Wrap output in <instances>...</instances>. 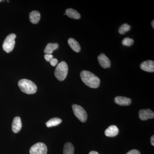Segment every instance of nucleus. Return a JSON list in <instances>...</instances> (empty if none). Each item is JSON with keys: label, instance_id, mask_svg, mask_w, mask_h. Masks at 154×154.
Returning a JSON list of instances; mask_svg holds the SVG:
<instances>
[{"label": "nucleus", "instance_id": "nucleus-1", "mask_svg": "<svg viewBox=\"0 0 154 154\" xmlns=\"http://www.w3.org/2000/svg\"><path fill=\"white\" fill-rule=\"evenodd\" d=\"M80 76L83 82L90 88H97L100 85V79L91 72L83 70L81 72Z\"/></svg>", "mask_w": 154, "mask_h": 154}, {"label": "nucleus", "instance_id": "nucleus-2", "mask_svg": "<svg viewBox=\"0 0 154 154\" xmlns=\"http://www.w3.org/2000/svg\"><path fill=\"white\" fill-rule=\"evenodd\" d=\"M18 86L21 91L26 94H33L37 91L36 85L32 81L26 79L19 80Z\"/></svg>", "mask_w": 154, "mask_h": 154}, {"label": "nucleus", "instance_id": "nucleus-3", "mask_svg": "<svg viewBox=\"0 0 154 154\" xmlns=\"http://www.w3.org/2000/svg\"><path fill=\"white\" fill-rule=\"evenodd\" d=\"M68 72V66L65 62L62 61L58 64L54 71V75L60 81L65 79Z\"/></svg>", "mask_w": 154, "mask_h": 154}, {"label": "nucleus", "instance_id": "nucleus-4", "mask_svg": "<svg viewBox=\"0 0 154 154\" xmlns=\"http://www.w3.org/2000/svg\"><path fill=\"white\" fill-rule=\"evenodd\" d=\"M16 35L14 33L9 34L6 37L3 42V49L7 53L11 52L14 49L15 45V38Z\"/></svg>", "mask_w": 154, "mask_h": 154}, {"label": "nucleus", "instance_id": "nucleus-5", "mask_svg": "<svg viewBox=\"0 0 154 154\" xmlns=\"http://www.w3.org/2000/svg\"><path fill=\"white\" fill-rule=\"evenodd\" d=\"M72 108L73 113L77 118L82 122H85L88 118V114L84 108L82 106L76 104L72 105Z\"/></svg>", "mask_w": 154, "mask_h": 154}, {"label": "nucleus", "instance_id": "nucleus-6", "mask_svg": "<svg viewBox=\"0 0 154 154\" xmlns=\"http://www.w3.org/2000/svg\"><path fill=\"white\" fill-rule=\"evenodd\" d=\"M47 147L43 143H37L31 147L30 154H47Z\"/></svg>", "mask_w": 154, "mask_h": 154}, {"label": "nucleus", "instance_id": "nucleus-7", "mask_svg": "<svg viewBox=\"0 0 154 154\" xmlns=\"http://www.w3.org/2000/svg\"><path fill=\"white\" fill-rule=\"evenodd\" d=\"M139 116L143 121L147 120L154 117V113L150 109H142L139 112Z\"/></svg>", "mask_w": 154, "mask_h": 154}, {"label": "nucleus", "instance_id": "nucleus-8", "mask_svg": "<svg viewBox=\"0 0 154 154\" xmlns=\"http://www.w3.org/2000/svg\"><path fill=\"white\" fill-rule=\"evenodd\" d=\"M98 60L99 64L103 68H108L110 66V61L104 54H101L98 57Z\"/></svg>", "mask_w": 154, "mask_h": 154}, {"label": "nucleus", "instance_id": "nucleus-9", "mask_svg": "<svg viewBox=\"0 0 154 154\" xmlns=\"http://www.w3.org/2000/svg\"><path fill=\"white\" fill-rule=\"evenodd\" d=\"M140 67L142 70L144 71L149 72H154V61L151 60L145 61L141 63Z\"/></svg>", "mask_w": 154, "mask_h": 154}, {"label": "nucleus", "instance_id": "nucleus-10", "mask_svg": "<svg viewBox=\"0 0 154 154\" xmlns=\"http://www.w3.org/2000/svg\"><path fill=\"white\" fill-rule=\"evenodd\" d=\"M22 127V123L20 117L17 116L14 119L12 125V129L13 132L17 133L20 131Z\"/></svg>", "mask_w": 154, "mask_h": 154}, {"label": "nucleus", "instance_id": "nucleus-11", "mask_svg": "<svg viewBox=\"0 0 154 154\" xmlns=\"http://www.w3.org/2000/svg\"><path fill=\"white\" fill-rule=\"evenodd\" d=\"M114 102L120 106H128L131 104V100L129 98L123 96H116L114 99Z\"/></svg>", "mask_w": 154, "mask_h": 154}, {"label": "nucleus", "instance_id": "nucleus-12", "mask_svg": "<svg viewBox=\"0 0 154 154\" xmlns=\"http://www.w3.org/2000/svg\"><path fill=\"white\" fill-rule=\"evenodd\" d=\"M119 130L117 127L115 125H111L106 129L105 134L108 137H114L118 134Z\"/></svg>", "mask_w": 154, "mask_h": 154}, {"label": "nucleus", "instance_id": "nucleus-13", "mask_svg": "<svg viewBox=\"0 0 154 154\" xmlns=\"http://www.w3.org/2000/svg\"><path fill=\"white\" fill-rule=\"evenodd\" d=\"M68 43L72 50L76 52H79L81 48L79 44L74 38H69L68 40Z\"/></svg>", "mask_w": 154, "mask_h": 154}, {"label": "nucleus", "instance_id": "nucleus-14", "mask_svg": "<svg viewBox=\"0 0 154 154\" xmlns=\"http://www.w3.org/2000/svg\"><path fill=\"white\" fill-rule=\"evenodd\" d=\"M30 22L33 24H37L40 19V14L37 11H33L29 14Z\"/></svg>", "mask_w": 154, "mask_h": 154}, {"label": "nucleus", "instance_id": "nucleus-15", "mask_svg": "<svg viewBox=\"0 0 154 154\" xmlns=\"http://www.w3.org/2000/svg\"><path fill=\"white\" fill-rule=\"evenodd\" d=\"M69 18L75 19H79L81 18V15L74 9L69 8L66 11V14Z\"/></svg>", "mask_w": 154, "mask_h": 154}, {"label": "nucleus", "instance_id": "nucleus-16", "mask_svg": "<svg viewBox=\"0 0 154 154\" xmlns=\"http://www.w3.org/2000/svg\"><path fill=\"white\" fill-rule=\"evenodd\" d=\"M59 47V45L57 43H49L47 44L44 51L46 54H52L54 51L57 49Z\"/></svg>", "mask_w": 154, "mask_h": 154}, {"label": "nucleus", "instance_id": "nucleus-17", "mask_svg": "<svg viewBox=\"0 0 154 154\" xmlns=\"http://www.w3.org/2000/svg\"><path fill=\"white\" fill-rule=\"evenodd\" d=\"M63 154H74V147L72 144L68 142L65 144L63 147Z\"/></svg>", "mask_w": 154, "mask_h": 154}, {"label": "nucleus", "instance_id": "nucleus-18", "mask_svg": "<svg viewBox=\"0 0 154 154\" xmlns=\"http://www.w3.org/2000/svg\"><path fill=\"white\" fill-rule=\"evenodd\" d=\"M62 120L60 118L55 117L50 119L46 123V125L47 127H51L57 126V125L61 123Z\"/></svg>", "mask_w": 154, "mask_h": 154}, {"label": "nucleus", "instance_id": "nucleus-19", "mask_svg": "<svg viewBox=\"0 0 154 154\" xmlns=\"http://www.w3.org/2000/svg\"><path fill=\"white\" fill-rule=\"evenodd\" d=\"M131 29V26L127 24H124L119 27V33L121 34H124Z\"/></svg>", "mask_w": 154, "mask_h": 154}, {"label": "nucleus", "instance_id": "nucleus-20", "mask_svg": "<svg viewBox=\"0 0 154 154\" xmlns=\"http://www.w3.org/2000/svg\"><path fill=\"white\" fill-rule=\"evenodd\" d=\"M134 41L133 39L132 38H128V37L124 38L122 42V43L123 45L127 46H131L134 44Z\"/></svg>", "mask_w": 154, "mask_h": 154}, {"label": "nucleus", "instance_id": "nucleus-21", "mask_svg": "<svg viewBox=\"0 0 154 154\" xmlns=\"http://www.w3.org/2000/svg\"><path fill=\"white\" fill-rule=\"evenodd\" d=\"M44 58L47 61L50 62L53 58V56L51 54H45L44 55Z\"/></svg>", "mask_w": 154, "mask_h": 154}, {"label": "nucleus", "instance_id": "nucleus-22", "mask_svg": "<svg viewBox=\"0 0 154 154\" xmlns=\"http://www.w3.org/2000/svg\"><path fill=\"white\" fill-rule=\"evenodd\" d=\"M50 63L51 65L53 66H55L58 63V60L57 59L53 58L49 62Z\"/></svg>", "mask_w": 154, "mask_h": 154}, {"label": "nucleus", "instance_id": "nucleus-23", "mask_svg": "<svg viewBox=\"0 0 154 154\" xmlns=\"http://www.w3.org/2000/svg\"><path fill=\"white\" fill-rule=\"evenodd\" d=\"M126 154H140V152L136 149H133L130 151Z\"/></svg>", "mask_w": 154, "mask_h": 154}, {"label": "nucleus", "instance_id": "nucleus-24", "mask_svg": "<svg viewBox=\"0 0 154 154\" xmlns=\"http://www.w3.org/2000/svg\"><path fill=\"white\" fill-rule=\"evenodd\" d=\"M151 143L152 146H154V136L153 135L151 138Z\"/></svg>", "mask_w": 154, "mask_h": 154}, {"label": "nucleus", "instance_id": "nucleus-25", "mask_svg": "<svg viewBox=\"0 0 154 154\" xmlns=\"http://www.w3.org/2000/svg\"><path fill=\"white\" fill-rule=\"evenodd\" d=\"M89 154H99V153L97 152L94 151H91L90 152Z\"/></svg>", "mask_w": 154, "mask_h": 154}, {"label": "nucleus", "instance_id": "nucleus-26", "mask_svg": "<svg viewBox=\"0 0 154 154\" xmlns=\"http://www.w3.org/2000/svg\"><path fill=\"white\" fill-rule=\"evenodd\" d=\"M151 24H152V27H153V28H154V20H153L152 21Z\"/></svg>", "mask_w": 154, "mask_h": 154}, {"label": "nucleus", "instance_id": "nucleus-27", "mask_svg": "<svg viewBox=\"0 0 154 154\" xmlns=\"http://www.w3.org/2000/svg\"><path fill=\"white\" fill-rule=\"evenodd\" d=\"M2 2V0H0V3H1Z\"/></svg>", "mask_w": 154, "mask_h": 154}]
</instances>
